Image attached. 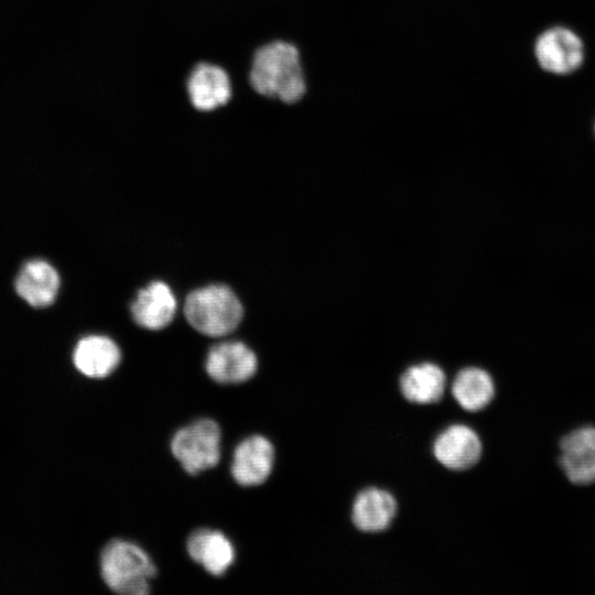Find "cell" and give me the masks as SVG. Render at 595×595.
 I'll return each mask as SVG.
<instances>
[{"mask_svg":"<svg viewBox=\"0 0 595 595\" xmlns=\"http://www.w3.org/2000/svg\"><path fill=\"white\" fill-rule=\"evenodd\" d=\"M250 83L260 95L286 104L301 99L305 82L296 47L282 41L260 47L253 56Z\"/></svg>","mask_w":595,"mask_h":595,"instance_id":"1","label":"cell"},{"mask_svg":"<svg viewBox=\"0 0 595 595\" xmlns=\"http://www.w3.org/2000/svg\"><path fill=\"white\" fill-rule=\"evenodd\" d=\"M100 572L105 584L121 595H145L156 567L148 553L138 544L113 539L102 549Z\"/></svg>","mask_w":595,"mask_h":595,"instance_id":"2","label":"cell"},{"mask_svg":"<svg viewBox=\"0 0 595 595\" xmlns=\"http://www.w3.org/2000/svg\"><path fill=\"white\" fill-rule=\"evenodd\" d=\"M184 314L197 332L219 337L238 326L242 306L228 286L214 284L190 293L185 300Z\"/></svg>","mask_w":595,"mask_h":595,"instance_id":"3","label":"cell"},{"mask_svg":"<svg viewBox=\"0 0 595 595\" xmlns=\"http://www.w3.org/2000/svg\"><path fill=\"white\" fill-rule=\"evenodd\" d=\"M220 428L212 419H201L180 429L172 437L171 451L190 475L215 467L220 459Z\"/></svg>","mask_w":595,"mask_h":595,"instance_id":"4","label":"cell"},{"mask_svg":"<svg viewBox=\"0 0 595 595\" xmlns=\"http://www.w3.org/2000/svg\"><path fill=\"white\" fill-rule=\"evenodd\" d=\"M560 465L574 485L595 483V428L581 426L560 441Z\"/></svg>","mask_w":595,"mask_h":595,"instance_id":"5","label":"cell"},{"mask_svg":"<svg viewBox=\"0 0 595 595\" xmlns=\"http://www.w3.org/2000/svg\"><path fill=\"white\" fill-rule=\"evenodd\" d=\"M255 353L241 342H223L213 346L206 357L208 376L219 383H240L257 371Z\"/></svg>","mask_w":595,"mask_h":595,"instance_id":"6","label":"cell"},{"mask_svg":"<svg viewBox=\"0 0 595 595\" xmlns=\"http://www.w3.org/2000/svg\"><path fill=\"white\" fill-rule=\"evenodd\" d=\"M274 448L262 435H251L235 448L230 473L241 486H258L264 483L272 472Z\"/></svg>","mask_w":595,"mask_h":595,"instance_id":"7","label":"cell"},{"mask_svg":"<svg viewBox=\"0 0 595 595\" xmlns=\"http://www.w3.org/2000/svg\"><path fill=\"white\" fill-rule=\"evenodd\" d=\"M536 56L543 69L555 74H567L581 65L583 45L572 31L553 28L542 33L537 40Z\"/></svg>","mask_w":595,"mask_h":595,"instance_id":"8","label":"cell"},{"mask_svg":"<svg viewBox=\"0 0 595 595\" xmlns=\"http://www.w3.org/2000/svg\"><path fill=\"white\" fill-rule=\"evenodd\" d=\"M478 434L467 425L454 424L437 435L433 454L444 467L464 470L473 467L482 456Z\"/></svg>","mask_w":595,"mask_h":595,"instance_id":"9","label":"cell"},{"mask_svg":"<svg viewBox=\"0 0 595 595\" xmlns=\"http://www.w3.org/2000/svg\"><path fill=\"white\" fill-rule=\"evenodd\" d=\"M186 551L194 562L214 576L224 575L235 561L231 541L223 532L207 528L190 534Z\"/></svg>","mask_w":595,"mask_h":595,"instance_id":"10","label":"cell"},{"mask_svg":"<svg viewBox=\"0 0 595 595\" xmlns=\"http://www.w3.org/2000/svg\"><path fill=\"white\" fill-rule=\"evenodd\" d=\"M175 311V296L169 285L161 281H153L141 289L131 305L134 322L151 331L169 325Z\"/></svg>","mask_w":595,"mask_h":595,"instance_id":"11","label":"cell"},{"mask_svg":"<svg viewBox=\"0 0 595 595\" xmlns=\"http://www.w3.org/2000/svg\"><path fill=\"white\" fill-rule=\"evenodd\" d=\"M192 105L203 111L224 106L231 96L227 73L219 66L201 63L192 71L187 83Z\"/></svg>","mask_w":595,"mask_h":595,"instance_id":"12","label":"cell"},{"mask_svg":"<svg viewBox=\"0 0 595 595\" xmlns=\"http://www.w3.org/2000/svg\"><path fill=\"white\" fill-rule=\"evenodd\" d=\"M120 359L118 345L102 335H89L82 338L73 354L76 369L89 378L109 376L118 367Z\"/></svg>","mask_w":595,"mask_h":595,"instance_id":"13","label":"cell"},{"mask_svg":"<svg viewBox=\"0 0 595 595\" xmlns=\"http://www.w3.org/2000/svg\"><path fill=\"white\" fill-rule=\"evenodd\" d=\"M60 277L56 270L44 260H31L20 270L15 280L18 294L31 306L51 305L58 291Z\"/></svg>","mask_w":595,"mask_h":595,"instance_id":"14","label":"cell"},{"mask_svg":"<svg viewBox=\"0 0 595 595\" xmlns=\"http://www.w3.org/2000/svg\"><path fill=\"white\" fill-rule=\"evenodd\" d=\"M397 512V501L387 490L367 488L354 500L351 520L364 532H380L387 529Z\"/></svg>","mask_w":595,"mask_h":595,"instance_id":"15","label":"cell"},{"mask_svg":"<svg viewBox=\"0 0 595 595\" xmlns=\"http://www.w3.org/2000/svg\"><path fill=\"white\" fill-rule=\"evenodd\" d=\"M445 383L444 371L431 363L414 365L408 368L400 378L403 397L418 404H429L441 400Z\"/></svg>","mask_w":595,"mask_h":595,"instance_id":"16","label":"cell"},{"mask_svg":"<svg viewBox=\"0 0 595 595\" xmlns=\"http://www.w3.org/2000/svg\"><path fill=\"white\" fill-rule=\"evenodd\" d=\"M452 394L464 410L479 411L486 408L495 396L494 380L484 369L464 368L457 372L452 383Z\"/></svg>","mask_w":595,"mask_h":595,"instance_id":"17","label":"cell"}]
</instances>
